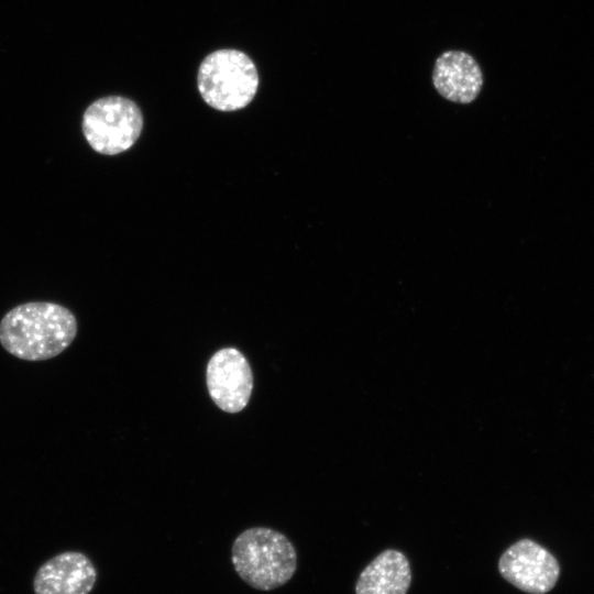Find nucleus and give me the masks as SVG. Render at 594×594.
Instances as JSON below:
<instances>
[{
    "label": "nucleus",
    "mask_w": 594,
    "mask_h": 594,
    "mask_svg": "<svg viewBox=\"0 0 594 594\" xmlns=\"http://www.w3.org/2000/svg\"><path fill=\"white\" fill-rule=\"evenodd\" d=\"M143 117L139 106L121 96L94 101L82 116L81 129L96 152L117 155L129 150L139 139Z\"/></svg>",
    "instance_id": "nucleus-4"
},
{
    "label": "nucleus",
    "mask_w": 594,
    "mask_h": 594,
    "mask_svg": "<svg viewBox=\"0 0 594 594\" xmlns=\"http://www.w3.org/2000/svg\"><path fill=\"white\" fill-rule=\"evenodd\" d=\"M77 334V320L66 307L31 301L8 311L0 321V343L24 361H44L65 351Z\"/></svg>",
    "instance_id": "nucleus-1"
},
{
    "label": "nucleus",
    "mask_w": 594,
    "mask_h": 594,
    "mask_svg": "<svg viewBox=\"0 0 594 594\" xmlns=\"http://www.w3.org/2000/svg\"><path fill=\"white\" fill-rule=\"evenodd\" d=\"M206 383L213 403L223 411L235 414L243 410L253 391L252 369L235 348L218 350L209 360Z\"/></svg>",
    "instance_id": "nucleus-5"
},
{
    "label": "nucleus",
    "mask_w": 594,
    "mask_h": 594,
    "mask_svg": "<svg viewBox=\"0 0 594 594\" xmlns=\"http://www.w3.org/2000/svg\"><path fill=\"white\" fill-rule=\"evenodd\" d=\"M197 86L210 107L226 112L237 111L253 100L258 87V74L245 53L218 50L201 62Z\"/></svg>",
    "instance_id": "nucleus-3"
},
{
    "label": "nucleus",
    "mask_w": 594,
    "mask_h": 594,
    "mask_svg": "<svg viewBox=\"0 0 594 594\" xmlns=\"http://www.w3.org/2000/svg\"><path fill=\"white\" fill-rule=\"evenodd\" d=\"M432 81L437 91L447 100L470 103L476 99L482 89L483 75L470 54L448 51L437 58Z\"/></svg>",
    "instance_id": "nucleus-8"
},
{
    "label": "nucleus",
    "mask_w": 594,
    "mask_h": 594,
    "mask_svg": "<svg viewBox=\"0 0 594 594\" xmlns=\"http://www.w3.org/2000/svg\"><path fill=\"white\" fill-rule=\"evenodd\" d=\"M231 560L242 581L260 591L283 586L297 569V552L290 540L267 527L242 531L233 541Z\"/></svg>",
    "instance_id": "nucleus-2"
},
{
    "label": "nucleus",
    "mask_w": 594,
    "mask_h": 594,
    "mask_svg": "<svg viewBox=\"0 0 594 594\" xmlns=\"http://www.w3.org/2000/svg\"><path fill=\"white\" fill-rule=\"evenodd\" d=\"M97 580L94 563L84 553L68 551L43 563L34 578L35 594H89Z\"/></svg>",
    "instance_id": "nucleus-7"
},
{
    "label": "nucleus",
    "mask_w": 594,
    "mask_h": 594,
    "mask_svg": "<svg viewBox=\"0 0 594 594\" xmlns=\"http://www.w3.org/2000/svg\"><path fill=\"white\" fill-rule=\"evenodd\" d=\"M411 583L410 565L402 552L388 549L361 572L355 594H406Z\"/></svg>",
    "instance_id": "nucleus-9"
},
{
    "label": "nucleus",
    "mask_w": 594,
    "mask_h": 594,
    "mask_svg": "<svg viewBox=\"0 0 594 594\" xmlns=\"http://www.w3.org/2000/svg\"><path fill=\"white\" fill-rule=\"evenodd\" d=\"M499 573L529 594H544L557 583L560 568L556 558L530 539L512 544L501 557Z\"/></svg>",
    "instance_id": "nucleus-6"
}]
</instances>
